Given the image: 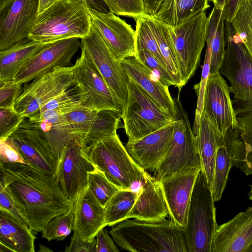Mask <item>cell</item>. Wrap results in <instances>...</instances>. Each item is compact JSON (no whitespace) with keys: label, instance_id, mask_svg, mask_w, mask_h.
<instances>
[{"label":"cell","instance_id":"obj_29","mask_svg":"<svg viewBox=\"0 0 252 252\" xmlns=\"http://www.w3.org/2000/svg\"><path fill=\"white\" fill-rule=\"evenodd\" d=\"M225 20L222 9L214 6L208 16L206 43L211 51L210 74L220 72L225 54Z\"/></svg>","mask_w":252,"mask_h":252},{"label":"cell","instance_id":"obj_55","mask_svg":"<svg viewBox=\"0 0 252 252\" xmlns=\"http://www.w3.org/2000/svg\"><path fill=\"white\" fill-rule=\"evenodd\" d=\"M39 252H53V251L48 248V247L43 246L41 245V244L39 245Z\"/></svg>","mask_w":252,"mask_h":252},{"label":"cell","instance_id":"obj_25","mask_svg":"<svg viewBox=\"0 0 252 252\" xmlns=\"http://www.w3.org/2000/svg\"><path fill=\"white\" fill-rule=\"evenodd\" d=\"M194 135L201 161V170L205 173L212 189L217 151L223 143V136L208 115L204 112Z\"/></svg>","mask_w":252,"mask_h":252},{"label":"cell","instance_id":"obj_6","mask_svg":"<svg viewBox=\"0 0 252 252\" xmlns=\"http://www.w3.org/2000/svg\"><path fill=\"white\" fill-rule=\"evenodd\" d=\"M225 54L220 73L230 84L236 115L252 111V61L230 22L225 21Z\"/></svg>","mask_w":252,"mask_h":252},{"label":"cell","instance_id":"obj_16","mask_svg":"<svg viewBox=\"0 0 252 252\" xmlns=\"http://www.w3.org/2000/svg\"><path fill=\"white\" fill-rule=\"evenodd\" d=\"M230 86L220 72L210 74L206 86L203 112L211 119L223 137L230 128L238 127V122Z\"/></svg>","mask_w":252,"mask_h":252},{"label":"cell","instance_id":"obj_17","mask_svg":"<svg viewBox=\"0 0 252 252\" xmlns=\"http://www.w3.org/2000/svg\"><path fill=\"white\" fill-rule=\"evenodd\" d=\"M9 137L28 165L42 173L55 175L58 160L40 130L22 123Z\"/></svg>","mask_w":252,"mask_h":252},{"label":"cell","instance_id":"obj_15","mask_svg":"<svg viewBox=\"0 0 252 252\" xmlns=\"http://www.w3.org/2000/svg\"><path fill=\"white\" fill-rule=\"evenodd\" d=\"M38 10V0H12L0 9V51L28 38Z\"/></svg>","mask_w":252,"mask_h":252},{"label":"cell","instance_id":"obj_45","mask_svg":"<svg viewBox=\"0 0 252 252\" xmlns=\"http://www.w3.org/2000/svg\"><path fill=\"white\" fill-rule=\"evenodd\" d=\"M22 85L14 81L0 82V107L14 106L22 93Z\"/></svg>","mask_w":252,"mask_h":252},{"label":"cell","instance_id":"obj_57","mask_svg":"<svg viewBox=\"0 0 252 252\" xmlns=\"http://www.w3.org/2000/svg\"><path fill=\"white\" fill-rule=\"evenodd\" d=\"M246 252H252V242L248 247Z\"/></svg>","mask_w":252,"mask_h":252},{"label":"cell","instance_id":"obj_9","mask_svg":"<svg viewBox=\"0 0 252 252\" xmlns=\"http://www.w3.org/2000/svg\"><path fill=\"white\" fill-rule=\"evenodd\" d=\"M80 48V56L72 66L75 97L84 106L98 111L110 110L120 118L123 107L113 96L85 49Z\"/></svg>","mask_w":252,"mask_h":252},{"label":"cell","instance_id":"obj_26","mask_svg":"<svg viewBox=\"0 0 252 252\" xmlns=\"http://www.w3.org/2000/svg\"><path fill=\"white\" fill-rule=\"evenodd\" d=\"M36 237L25 222L0 210V244L13 252H34Z\"/></svg>","mask_w":252,"mask_h":252},{"label":"cell","instance_id":"obj_53","mask_svg":"<svg viewBox=\"0 0 252 252\" xmlns=\"http://www.w3.org/2000/svg\"><path fill=\"white\" fill-rule=\"evenodd\" d=\"M58 0H38V13H41Z\"/></svg>","mask_w":252,"mask_h":252},{"label":"cell","instance_id":"obj_31","mask_svg":"<svg viewBox=\"0 0 252 252\" xmlns=\"http://www.w3.org/2000/svg\"><path fill=\"white\" fill-rule=\"evenodd\" d=\"M147 17L166 68L174 82V87L180 90L184 86L181 80L169 26L152 15L147 14Z\"/></svg>","mask_w":252,"mask_h":252},{"label":"cell","instance_id":"obj_35","mask_svg":"<svg viewBox=\"0 0 252 252\" xmlns=\"http://www.w3.org/2000/svg\"><path fill=\"white\" fill-rule=\"evenodd\" d=\"M233 166L231 155L223 144L217 149L214 176L212 188L213 198L215 201H219L222 196L231 168Z\"/></svg>","mask_w":252,"mask_h":252},{"label":"cell","instance_id":"obj_52","mask_svg":"<svg viewBox=\"0 0 252 252\" xmlns=\"http://www.w3.org/2000/svg\"><path fill=\"white\" fill-rule=\"evenodd\" d=\"M162 0H143L145 13L154 16L158 12Z\"/></svg>","mask_w":252,"mask_h":252},{"label":"cell","instance_id":"obj_56","mask_svg":"<svg viewBox=\"0 0 252 252\" xmlns=\"http://www.w3.org/2000/svg\"><path fill=\"white\" fill-rule=\"evenodd\" d=\"M12 0H0V9L3 8L9 4Z\"/></svg>","mask_w":252,"mask_h":252},{"label":"cell","instance_id":"obj_30","mask_svg":"<svg viewBox=\"0 0 252 252\" xmlns=\"http://www.w3.org/2000/svg\"><path fill=\"white\" fill-rule=\"evenodd\" d=\"M209 0H162L157 13L153 16L170 27H175L189 20L210 5Z\"/></svg>","mask_w":252,"mask_h":252},{"label":"cell","instance_id":"obj_23","mask_svg":"<svg viewBox=\"0 0 252 252\" xmlns=\"http://www.w3.org/2000/svg\"><path fill=\"white\" fill-rule=\"evenodd\" d=\"M127 219L158 220L169 216V211L160 183L145 171L144 180Z\"/></svg>","mask_w":252,"mask_h":252},{"label":"cell","instance_id":"obj_8","mask_svg":"<svg viewBox=\"0 0 252 252\" xmlns=\"http://www.w3.org/2000/svg\"><path fill=\"white\" fill-rule=\"evenodd\" d=\"M174 100L178 114L172 141L165 156L154 171L158 181L191 168L201 169L196 138L188 114L179 97Z\"/></svg>","mask_w":252,"mask_h":252},{"label":"cell","instance_id":"obj_5","mask_svg":"<svg viewBox=\"0 0 252 252\" xmlns=\"http://www.w3.org/2000/svg\"><path fill=\"white\" fill-rule=\"evenodd\" d=\"M214 202L212 189L201 169L194 185L183 228L188 252H211L218 225Z\"/></svg>","mask_w":252,"mask_h":252},{"label":"cell","instance_id":"obj_40","mask_svg":"<svg viewBox=\"0 0 252 252\" xmlns=\"http://www.w3.org/2000/svg\"><path fill=\"white\" fill-rule=\"evenodd\" d=\"M67 91L47 102L38 111L29 118L42 120L56 115L64 114L81 105L75 95Z\"/></svg>","mask_w":252,"mask_h":252},{"label":"cell","instance_id":"obj_54","mask_svg":"<svg viewBox=\"0 0 252 252\" xmlns=\"http://www.w3.org/2000/svg\"><path fill=\"white\" fill-rule=\"evenodd\" d=\"M214 4V6L220 9H223L226 0H209Z\"/></svg>","mask_w":252,"mask_h":252},{"label":"cell","instance_id":"obj_38","mask_svg":"<svg viewBox=\"0 0 252 252\" xmlns=\"http://www.w3.org/2000/svg\"><path fill=\"white\" fill-rule=\"evenodd\" d=\"M99 111L82 105L64 114L68 125L75 135L84 140L91 130Z\"/></svg>","mask_w":252,"mask_h":252},{"label":"cell","instance_id":"obj_48","mask_svg":"<svg viewBox=\"0 0 252 252\" xmlns=\"http://www.w3.org/2000/svg\"><path fill=\"white\" fill-rule=\"evenodd\" d=\"M96 252H118L120 250L115 241L109 236L104 227L97 232L96 236Z\"/></svg>","mask_w":252,"mask_h":252},{"label":"cell","instance_id":"obj_4","mask_svg":"<svg viewBox=\"0 0 252 252\" xmlns=\"http://www.w3.org/2000/svg\"><path fill=\"white\" fill-rule=\"evenodd\" d=\"M84 151L94 167L119 189L139 190L145 171L131 158L117 134L90 144Z\"/></svg>","mask_w":252,"mask_h":252},{"label":"cell","instance_id":"obj_24","mask_svg":"<svg viewBox=\"0 0 252 252\" xmlns=\"http://www.w3.org/2000/svg\"><path fill=\"white\" fill-rule=\"evenodd\" d=\"M104 216V207L87 187L79 193L76 200L73 230L84 240L92 241L105 227Z\"/></svg>","mask_w":252,"mask_h":252},{"label":"cell","instance_id":"obj_13","mask_svg":"<svg viewBox=\"0 0 252 252\" xmlns=\"http://www.w3.org/2000/svg\"><path fill=\"white\" fill-rule=\"evenodd\" d=\"M87 146L82 136L75 135L67 144L58 162L55 175L69 199L87 188L88 172L95 168L85 154Z\"/></svg>","mask_w":252,"mask_h":252},{"label":"cell","instance_id":"obj_20","mask_svg":"<svg viewBox=\"0 0 252 252\" xmlns=\"http://www.w3.org/2000/svg\"><path fill=\"white\" fill-rule=\"evenodd\" d=\"M175 121L138 140L127 142V153L141 168L154 171L163 158L172 141Z\"/></svg>","mask_w":252,"mask_h":252},{"label":"cell","instance_id":"obj_7","mask_svg":"<svg viewBox=\"0 0 252 252\" xmlns=\"http://www.w3.org/2000/svg\"><path fill=\"white\" fill-rule=\"evenodd\" d=\"M121 118L127 142L138 140L175 121L129 77L127 102Z\"/></svg>","mask_w":252,"mask_h":252},{"label":"cell","instance_id":"obj_22","mask_svg":"<svg viewBox=\"0 0 252 252\" xmlns=\"http://www.w3.org/2000/svg\"><path fill=\"white\" fill-rule=\"evenodd\" d=\"M120 63L128 77L141 86L164 111L176 120L178 114L177 106L170 94L169 87L161 83L135 55L126 57Z\"/></svg>","mask_w":252,"mask_h":252},{"label":"cell","instance_id":"obj_12","mask_svg":"<svg viewBox=\"0 0 252 252\" xmlns=\"http://www.w3.org/2000/svg\"><path fill=\"white\" fill-rule=\"evenodd\" d=\"M73 86L72 66L58 67L25 85L14 108L25 118H29L49 101Z\"/></svg>","mask_w":252,"mask_h":252},{"label":"cell","instance_id":"obj_32","mask_svg":"<svg viewBox=\"0 0 252 252\" xmlns=\"http://www.w3.org/2000/svg\"><path fill=\"white\" fill-rule=\"evenodd\" d=\"M138 195L137 191L120 189L104 206L105 226H112L127 219Z\"/></svg>","mask_w":252,"mask_h":252},{"label":"cell","instance_id":"obj_36","mask_svg":"<svg viewBox=\"0 0 252 252\" xmlns=\"http://www.w3.org/2000/svg\"><path fill=\"white\" fill-rule=\"evenodd\" d=\"M120 117L113 111H99L96 119L89 134L84 139L87 146L98 140L117 134Z\"/></svg>","mask_w":252,"mask_h":252},{"label":"cell","instance_id":"obj_3","mask_svg":"<svg viewBox=\"0 0 252 252\" xmlns=\"http://www.w3.org/2000/svg\"><path fill=\"white\" fill-rule=\"evenodd\" d=\"M92 26L85 0H59L38 14L28 38L42 44L87 35Z\"/></svg>","mask_w":252,"mask_h":252},{"label":"cell","instance_id":"obj_50","mask_svg":"<svg viewBox=\"0 0 252 252\" xmlns=\"http://www.w3.org/2000/svg\"><path fill=\"white\" fill-rule=\"evenodd\" d=\"M245 1V0H226L222 9L225 21L231 23Z\"/></svg>","mask_w":252,"mask_h":252},{"label":"cell","instance_id":"obj_14","mask_svg":"<svg viewBox=\"0 0 252 252\" xmlns=\"http://www.w3.org/2000/svg\"><path fill=\"white\" fill-rule=\"evenodd\" d=\"M79 39L69 38L46 44L28 61L14 82L26 84L58 67L68 66L73 56L81 48Z\"/></svg>","mask_w":252,"mask_h":252},{"label":"cell","instance_id":"obj_43","mask_svg":"<svg viewBox=\"0 0 252 252\" xmlns=\"http://www.w3.org/2000/svg\"><path fill=\"white\" fill-rule=\"evenodd\" d=\"M110 12L135 19L145 13L143 0H104Z\"/></svg>","mask_w":252,"mask_h":252},{"label":"cell","instance_id":"obj_46","mask_svg":"<svg viewBox=\"0 0 252 252\" xmlns=\"http://www.w3.org/2000/svg\"><path fill=\"white\" fill-rule=\"evenodd\" d=\"M0 162L28 165L10 137L0 139Z\"/></svg>","mask_w":252,"mask_h":252},{"label":"cell","instance_id":"obj_44","mask_svg":"<svg viewBox=\"0 0 252 252\" xmlns=\"http://www.w3.org/2000/svg\"><path fill=\"white\" fill-rule=\"evenodd\" d=\"M25 119L14 106L0 107V139L9 137L18 129Z\"/></svg>","mask_w":252,"mask_h":252},{"label":"cell","instance_id":"obj_47","mask_svg":"<svg viewBox=\"0 0 252 252\" xmlns=\"http://www.w3.org/2000/svg\"><path fill=\"white\" fill-rule=\"evenodd\" d=\"M65 252H96V239L86 241L82 239L76 232H74L71 241L65 247Z\"/></svg>","mask_w":252,"mask_h":252},{"label":"cell","instance_id":"obj_42","mask_svg":"<svg viewBox=\"0 0 252 252\" xmlns=\"http://www.w3.org/2000/svg\"><path fill=\"white\" fill-rule=\"evenodd\" d=\"M135 56L163 85L175 86L167 68L149 51L145 49L137 50Z\"/></svg>","mask_w":252,"mask_h":252},{"label":"cell","instance_id":"obj_10","mask_svg":"<svg viewBox=\"0 0 252 252\" xmlns=\"http://www.w3.org/2000/svg\"><path fill=\"white\" fill-rule=\"evenodd\" d=\"M207 20L205 11L177 26H169L183 86L193 76L199 65L206 43Z\"/></svg>","mask_w":252,"mask_h":252},{"label":"cell","instance_id":"obj_21","mask_svg":"<svg viewBox=\"0 0 252 252\" xmlns=\"http://www.w3.org/2000/svg\"><path fill=\"white\" fill-rule=\"evenodd\" d=\"M252 242V206L217 225L211 252H246Z\"/></svg>","mask_w":252,"mask_h":252},{"label":"cell","instance_id":"obj_39","mask_svg":"<svg viewBox=\"0 0 252 252\" xmlns=\"http://www.w3.org/2000/svg\"><path fill=\"white\" fill-rule=\"evenodd\" d=\"M87 187L103 207L115 193L120 189L107 178L103 172L96 167L88 172Z\"/></svg>","mask_w":252,"mask_h":252},{"label":"cell","instance_id":"obj_27","mask_svg":"<svg viewBox=\"0 0 252 252\" xmlns=\"http://www.w3.org/2000/svg\"><path fill=\"white\" fill-rule=\"evenodd\" d=\"M46 44L27 38L0 51V82L13 81L28 61Z\"/></svg>","mask_w":252,"mask_h":252},{"label":"cell","instance_id":"obj_11","mask_svg":"<svg viewBox=\"0 0 252 252\" xmlns=\"http://www.w3.org/2000/svg\"><path fill=\"white\" fill-rule=\"evenodd\" d=\"M81 47L86 51L113 96L125 109L128 97L129 77L93 22L89 33L81 39Z\"/></svg>","mask_w":252,"mask_h":252},{"label":"cell","instance_id":"obj_49","mask_svg":"<svg viewBox=\"0 0 252 252\" xmlns=\"http://www.w3.org/2000/svg\"><path fill=\"white\" fill-rule=\"evenodd\" d=\"M0 210H5L16 219L25 222L18 213L10 196L1 185H0Z\"/></svg>","mask_w":252,"mask_h":252},{"label":"cell","instance_id":"obj_19","mask_svg":"<svg viewBox=\"0 0 252 252\" xmlns=\"http://www.w3.org/2000/svg\"><path fill=\"white\" fill-rule=\"evenodd\" d=\"M201 169L191 168L159 181L168 207L170 220L183 228L194 185Z\"/></svg>","mask_w":252,"mask_h":252},{"label":"cell","instance_id":"obj_28","mask_svg":"<svg viewBox=\"0 0 252 252\" xmlns=\"http://www.w3.org/2000/svg\"><path fill=\"white\" fill-rule=\"evenodd\" d=\"M24 124L40 130L48 141L58 162L64 148L75 134L70 129L64 114H56L42 120L25 118Z\"/></svg>","mask_w":252,"mask_h":252},{"label":"cell","instance_id":"obj_58","mask_svg":"<svg viewBox=\"0 0 252 252\" xmlns=\"http://www.w3.org/2000/svg\"><path fill=\"white\" fill-rule=\"evenodd\" d=\"M249 199L252 201V185L251 186V190L248 194Z\"/></svg>","mask_w":252,"mask_h":252},{"label":"cell","instance_id":"obj_2","mask_svg":"<svg viewBox=\"0 0 252 252\" xmlns=\"http://www.w3.org/2000/svg\"><path fill=\"white\" fill-rule=\"evenodd\" d=\"M115 243L132 252H188L183 228L171 220L127 219L112 226Z\"/></svg>","mask_w":252,"mask_h":252},{"label":"cell","instance_id":"obj_41","mask_svg":"<svg viewBox=\"0 0 252 252\" xmlns=\"http://www.w3.org/2000/svg\"><path fill=\"white\" fill-rule=\"evenodd\" d=\"M211 57L210 50L208 47H206L200 81L194 86V89L197 97L195 118L192 128L194 134L197 130L200 118L203 111L205 91L207 81L210 74Z\"/></svg>","mask_w":252,"mask_h":252},{"label":"cell","instance_id":"obj_33","mask_svg":"<svg viewBox=\"0 0 252 252\" xmlns=\"http://www.w3.org/2000/svg\"><path fill=\"white\" fill-rule=\"evenodd\" d=\"M78 195L68 211L54 217L47 222L41 232L42 238L48 241H62L70 234L73 230Z\"/></svg>","mask_w":252,"mask_h":252},{"label":"cell","instance_id":"obj_51","mask_svg":"<svg viewBox=\"0 0 252 252\" xmlns=\"http://www.w3.org/2000/svg\"><path fill=\"white\" fill-rule=\"evenodd\" d=\"M88 8L100 13H108L110 11L104 0H85Z\"/></svg>","mask_w":252,"mask_h":252},{"label":"cell","instance_id":"obj_1","mask_svg":"<svg viewBox=\"0 0 252 252\" xmlns=\"http://www.w3.org/2000/svg\"><path fill=\"white\" fill-rule=\"evenodd\" d=\"M0 185L34 232H42L51 219L68 211L78 195L69 199L55 175L42 173L26 164L0 162Z\"/></svg>","mask_w":252,"mask_h":252},{"label":"cell","instance_id":"obj_18","mask_svg":"<svg viewBox=\"0 0 252 252\" xmlns=\"http://www.w3.org/2000/svg\"><path fill=\"white\" fill-rule=\"evenodd\" d=\"M90 13L93 24L117 61L135 55V31L130 25L111 12L90 9Z\"/></svg>","mask_w":252,"mask_h":252},{"label":"cell","instance_id":"obj_34","mask_svg":"<svg viewBox=\"0 0 252 252\" xmlns=\"http://www.w3.org/2000/svg\"><path fill=\"white\" fill-rule=\"evenodd\" d=\"M230 23L252 61V0H245Z\"/></svg>","mask_w":252,"mask_h":252},{"label":"cell","instance_id":"obj_37","mask_svg":"<svg viewBox=\"0 0 252 252\" xmlns=\"http://www.w3.org/2000/svg\"><path fill=\"white\" fill-rule=\"evenodd\" d=\"M135 21L136 52L137 50H148L166 67L155 34L149 22L147 14L145 13L138 17Z\"/></svg>","mask_w":252,"mask_h":252}]
</instances>
